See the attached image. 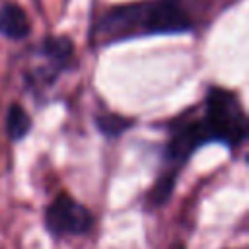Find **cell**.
Wrapping results in <instances>:
<instances>
[{
    "mask_svg": "<svg viewBox=\"0 0 249 249\" xmlns=\"http://www.w3.org/2000/svg\"><path fill=\"white\" fill-rule=\"evenodd\" d=\"M31 33V21L25 10L18 4H4L0 8V35L8 39H25Z\"/></svg>",
    "mask_w": 249,
    "mask_h": 249,
    "instance_id": "obj_6",
    "label": "cell"
},
{
    "mask_svg": "<svg viewBox=\"0 0 249 249\" xmlns=\"http://www.w3.org/2000/svg\"><path fill=\"white\" fill-rule=\"evenodd\" d=\"M95 124L105 136H119L128 126H132V121H128L121 115H101L95 119Z\"/></svg>",
    "mask_w": 249,
    "mask_h": 249,
    "instance_id": "obj_8",
    "label": "cell"
},
{
    "mask_svg": "<svg viewBox=\"0 0 249 249\" xmlns=\"http://www.w3.org/2000/svg\"><path fill=\"white\" fill-rule=\"evenodd\" d=\"M31 128V119L29 113L19 105V103H12L8 113H6V132L12 140H21L27 136Z\"/></svg>",
    "mask_w": 249,
    "mask_h": 249,
    "instance_id": "obj_7",
    "label": "cell"
},
{
    "mask_svg": "<svg viewBox=\"0 0 249 249\" xmlns=\"http://www.w3.org/2000/svg\"><path fill=\"white\" fill-rule=\"evenodd\" d=\"M202 123L210 142H220L230 150L239 148L247 138V115L235 91L212 86L204 97Z\"/></svg>",
    "mask_w": 249,
    "mask_h": 249,
    "instance_id": "obj_3",
    "label": "cell"
},
{
    "mask_svg": "<svg viewBox=\"0 0 249 249\" xmlns=\"http://www.w3.org/2000/svg\"><path fill=\"white\" fill-rule=\"evenodd\" d=\"M193 27L187 0H136L107 10L93 25L91 45L107 47L140 37L187 33Z\"/></svg>",
    "mask_w": 249,
    "mask_h": 249,
    "instance_id": "obj_1",
    "label": "cell"
},
{
    "mask_svg": "<svg viewBox=\"0 0 249 249\" xmlns=\"http://www.w3.org/2000/svg\"><path fill=\"white\" fill-rule=\"evenodd\" d=\"M210 142V136L206 132V126L200 119H189V117H179L171 123L167 142L163 146V163L165 169L158 177L154 189L150 191V202L160 206L167 202V198L173 193L175 187V177L179 169L185 165V161L204 144Z\"/></svg>",
    "mask_w": 249,
    "mask_h": 249,
    "instance_id": "obj_2",
    "label": "cell"
},
{
    "mask_svg": "<svg viewBox=\"0 0 249 249\" xmlns=\"http://www.w3.org/2000/svg\"><path fill=\"white\" fill-rule=\"evenodd\" d=\"M45 228L54 237L84 235L93 228V214L68 193H60L45 208Z\"/></svg>",
    "mask_w": 249,
    "mask_h": 249,
    "instance_id": "obj_4",
    "label": "cell"
},
{
    "mask_svg": "<svg viewBox=\"0 0 249 249\" xmlns=\"http://www.w3.org/2000/svg\"><path fill=\"white\" fill-rule=\"evenodd\" d=\"M39 54L49 62V66L41 68V70H47L43 76V84H47V82H53L60 74V70L68 66L74 54V47L68 37H45V41L41 43Z\"/></svg>",
    "mask_w": 249,
    "mask_h": 249,
    "instance_id": "obj_5",
    "label": "cell"
}]
</instances>
